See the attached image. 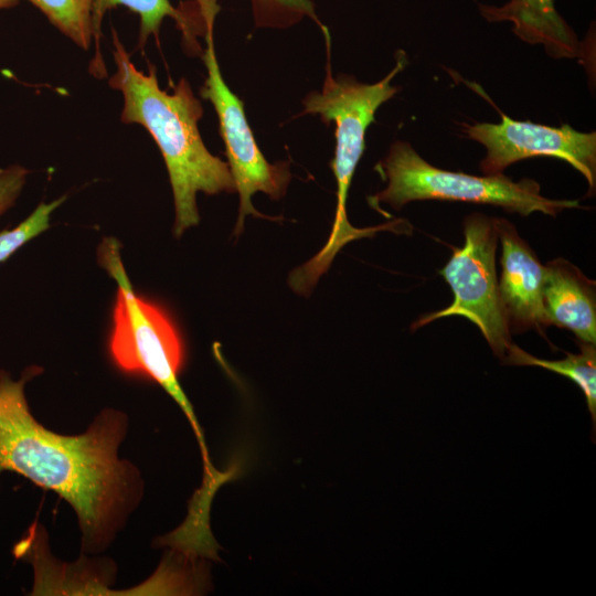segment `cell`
I'll list each match as a JSON object with an SVG mask.
<instances>
[{"label":"cell","mask_w":596,"mask_h":596,"mask_svg":"<svg viewBox=\"0 0 596 596\" xmlns=\"http://www.w3.org/2000/svg\"><path fill=\"white\" fill-rule=\"evenodd\" d=\"M544 309L550 326L571 330L579 342L596 343L595 281L564 258L544 265Z\"/></svg>","instance_id":"30bf717a"},{"label":"cell","mask_w":596,"mask_h":596,"mask_svg":"<svg viewBox=\"0 0 596 596\" xmlns=\"http://www.w3.org/2000/svg\"><path fill=\"white\" fill-rule=\"evenodd\" d=\"M97 256L100 266L118 285L109 340L114 362L124 372L146 375L156 381L178 403L200 441L206 471H211L202 432L178 381L184 358L178 330L161 308L134 291L116 238H104Z\"/></svg>","instance_id":"3957f363"},{"label":"cell","mask_w":596,"mask_h":596,"mask_svg":"<svg viewBox=\"0 0 596 596\" xmlns=\"http://www.w3.org/2000/svg\"><path fill=\"white\" fill-rule=\"evenodd\" d=\"M42 372L26 368L19 380L0 371V475L17 472L52 490L76 512L86 553L104 551L140 498L138 470L118 457L127 417L100 413L81 435L46 429L30 412L24 386Z\"/></svg>","instance_id":"6da1fadb"},{"label":"cell","mask_w":596,"mask_h":596,"mask_svg":"<svg viewBox=\"0 0 596 596\" xmlns=\"http://www.w3.org/2000/svg\"><path fill=\"white\" fill-rule=\"evenodd\" d=\"M39 9L51 24L81 49L93 42L95 0H25Z\"/></svg>","instance_id":"5bb4252c"},{"label":"cell","mask_w":596,"mask_h":596,"mask_svg":"<svg viewBox=\"0 0 596 596\" xmlns=\"http://www.w3.org/2000/svg\"><path fill=\"white\" fill-rule=\"evenodd\" d=\"M29 170L20 164H11L0 170V215L17 201L26 182Z\"/></svg>","instance_id":"e0dca14e"},{"label":"cell","mask_w":596,"mask_h":596,"mask_svg":"<svg viewBox=\"0 0 596 596\" xmlns=\"http://www.w3.org/2000/svg\"><path fill=\"white\" fill-rule=\"evenodd\" d=\"M61 196L49 203L41 202L35 210L17 226L0 232V263L4 262L24 244L50 227L52 213L65 201Z\"/></svg>","instance_id":"2e32d148"},{"label":"cell","mask_w":596,"mask_h":596,"mask_svg":"<svg viewBox=\"0 0 596 596\" xmlns=\"http://www.w3.org/2000/svg\"><path fill=\"white\" fill-rule=\"evenodd\" d=\"M116 71L109 86L124 98L120 120L142 126L157 143L172 188L175 220L173 234L180 237L198 225L196 194L233 192L234 180L227 162L212 155L199 131L203 115L200 100L185 78L169 93L160 88L156 70H138L113 31Z\"/></svg>","instance_id":"7a4b0ae2"},{"label":"cell","mask_w":596,"mask_h":596,"mask_svg":"<svg viewBox=\"0 0 596 596\" xmlns=\"http://www.w3.org/2000/svg\"><path fill=\"white\" fill-rule=\"evenodd\" d=\"M464 236L462 247H453L451 257L439 270L454 292L453 302L423 315L412 330L440 318L464 317L479 328L492 352L503 361L513 342L496 270L499 238L494 217L481 213L468 215L464 221Z\"/></svg>","instance_id":"52a82bcc"},{"label":"cell","mask_w":596,"mask_h":596,"mask_svg":"<svg viewBox=\"0 0 596 596\" xmlns=\"http://www.w3.org/2000/svg\"><path fill=\"white\" fill-rule=\"evenodd\" d=\"M196 3L203 21L206 46L202 60L207 72L200 95L212 103L217 115L227 163L240 195L238 219L234 231L238 235L246 215L264 216L252 203L255 193L263 192L274 200L285 194L290 180L289 166L266 160L248 125L243 102L230 89L222 76L213 40L214 20L220 10L217 0H196Z\"/></svg>","instance_id":"8992f818"},{"label":"cell","mask_w":596,"mask_h":596,"mask_svg":"<svg viewBox=\"0 0 596 596\" xmlns=\"http://www.w3.org/2000/svg\"><path fill=\"white\" fill-rule=\"evenodd\" d=\"M500 124L464 125V132L486 148L480 162L485 175L502 174L520 160L552 157L566 161L581 172L588 183L589 195L596 184V134L581 132L568 125L550 127L518 121L501 114Z\"/></svg>","instance_id":"ba28073f"},{"label":"cell","mask_w":596,"mask_h":596,"mask_svg":"<svg viewBox=\"0 0 596 596\" xmlns=\"http://www.w3.org/2000/svg\"><path fill=\"white\" fill-rule=\"evenodd\" d=\"M501 243L499 291L510 332L550 327L543 301L544 265L509 221L494 217Z\"/></svg>","instance_id":"9c48e42d"},{"label":"cell","mask_w":596,"mask_h":596,"mask_svg":"<svg viewBox=\"0 0 596 596\" xmlns=\"http://www.w3.org/2000/svg\"><path fill=\"white\" fill-rule=\"evenodd\" d=\"M581 352L567 353L562 360L539 359L512 343L502 363L522 366H540L561 374L575 383L583 392L593 422L596 426V349L595 344L578 342Z\"/></svg>","instance_id":"4fadbf2b"},{"label":"cell","mask_w":596,"mask_h":596,"mask_svg":"<svg viewBox=\"0 0 596 596\" xmlns=\"http://www.w3.org/2000/svg\"><path fill=\"white\" fill-rule=\"evenodd\" d=\"M327 44V75L320 92L310 93L302 102L304 114L319 115L323 123L336 126V150L331 169L337 181V210L326 246L340 251L348 243L364 237L365 230L352 226L347 216L348 191L355 168L363 155L365 132L379 107L393 97L397 87L392 79L405 66L403 52L394 68L380 82L362 84L351 76L333 77L330 67V34L322 29Z\"/></svg>","instance_id":"5b68a950"},{"label":"cell","mask_w":596,"mask_h":596,"mask_svg":"<svg viewBox=\"0 0 596 596\" xmlns=\"http://www.w3.org/2000/svg\"><path fill=\"white\" fill-rule=\"evenodd\" d=\"M116 7H125L139 18L138 49H142L150 36L159 38L160 26L164 18L177 21L183 35L193 43V29L187 14L175 9L170 0H95L93 6V42L95 54L89 65L91 73L96 77L107 75L106 65L99 49L102 23L105 14Z\"/></svg>","instance_id":"7c38bea8"},{"label":"cell","mask_w":596,"mask_h":596,"mask_svg":"<svg viewBox=\"0 0 596 596\" xmlns=\"http://www.w3.org/2000/svg\"><path fill=\"white\" fill-rule=\"evenodd\" d=\"M375 169L387 185L369 198L373 207L382 202L400 210L412 201H459L496 205L523 216L533 212L556 216L564 210L581 207L577 200L543 196L540 184L532 179L515 182L503 174L477 177L436 168L405 141L394 142Z\"/></svg>","instance_id":"277c9868"},{"label":"cell","mask_w":596,"mask_h":596,"mask_svg":"<svg viewBox=\"0 0 596 596\" xmlns=\"http://www.w3.org/2000/svg\"><path fill=\"white\" fill-rule=\"evenodd\" d=\"M19 0H0V10L17 6Z\"/></svg>","instance_id":"d6986e66"},{"label":"cell","mask_w":596,"mask_h":596,"mask_svg":"<svg viewBox=\"0 0 596 596\" xmlns=\"http://www.w3.org/2000/svg\"><path fill=\"white\" fill-rule=\"evenodd\" d=\"M479 10L489 22H511L521 40L543 44L552 57L582 54L575 32L556 11L554 0H510L502 7L480 4Z\"/></svg>","instance_id":"8fae6325"},{"label":"cell","mask_w":596,"mask_h":596,"mask_svg":"<svg viewBox=\"0 0 596 596\" xmlns=\"http://www.w3.org/2000/svg\"><path fill=\"white\" fill-rule=\"evenodd\" d=\"M257 26L287 28L308 17L321 29L311 0H251Z\"/></svg>","instance_id":"9a60e30c"},{"label":"cell","mask_w":596,"mask_h":596,"mask_svg":"<svg viewBox=\"0 0 596 596\" xmlns=\"http://www.w3.org/2000/svg\"><path fill=\"white\" fill-rule=\"evenodd\" d=\"M396 224H398V221L386 223L384 224L386 227L385 230L394 231ZM319 277L320 276L311 274L307 267V263H305L290 273L288 284L295 292L307 296L312 291Z\"/></svg>","instance_id":"ac0fdd59"}]
</instances>
